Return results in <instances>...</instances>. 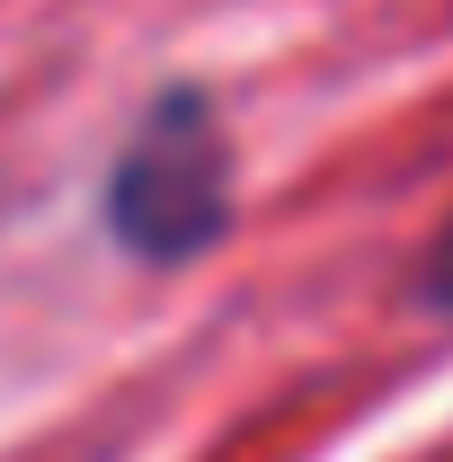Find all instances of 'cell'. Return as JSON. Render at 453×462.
I'll list each match as a JSON object with an SVG mask.
<instances>
[{
	"mask_svg": "<svg viewBox=\"0 0 453 462\" xmlns=\"http://www.w3.org/2000/svg\"><path fill=\"white\" fill-rule=\"evenodd\" d=\"M418 293H427L436 311H453V231L436 240V258H427V276H418Z\"/></svg>",
	"mask_w": 453,
	"mask_h": 462,
	"instance_id": "2",
	"label": "cell"
},
{
	"mask_svg": "<svg viewBox=\"0 0 453 462\" xmlns=\"http://www.w3.org/2000/svg\"><path fill=\"white\" fill-rule=\"evenodd\" d=\"M231 205H240V178H231V134L205 89H161L152 116L125 134L107 170V231L125 258L143 267H178V258H205L223 240Z\"/></svg>",
	"mask_w": 453,
	"mask_h": 462,
	"instance_id": "1",
	"label": "cell"
}]
</instances>
